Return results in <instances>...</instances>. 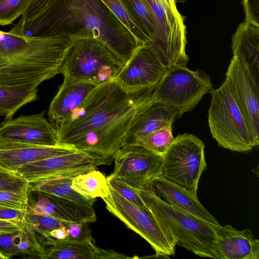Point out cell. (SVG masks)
I'll return each instance as SVG.
<instances>
[{
  "label": "cell",
  "mask_w": 259,
  "mask_h": 259,
  "mask_svg": "<svg viewBox=\"0 0 259 259\" xmlns=\"http://www.w3.org/2000/svg\"><path fill=\"white\" fill-rule=\"evenodd\" d=\"M155 87L126 93L115 78L97 85L69 120L56 129L59 143L113 160L136 116L153 102Z\"/></svg>",
  "instance_id": "6da1fadb"
},
{
  "label": "cell",
  "mask_w": 259,
  "mask_h": 259,
  "mask_svg": "<svg viewBox=\"0 0 259 259\" xmlns=\"http://www.w3.org/2000/svg\"><path fill=\"white\" fill-rule=\"evenodd\" d=\"M22 31L30 37L94 38L124 65L144 46L101 0H50Z\"/></svg>",
  "instance_id": "7a4b0ae2"
},
{
  "label": "cell",
  "mask_w": 259,
  "mask_h": 259,
  "mask_svg": "<svg viewBox=\"0 0 259 259\" xmlns=\"http://www.w3.org/2000/svg\"><path fill=\"white\" fill-rule=\"evenodd\" d=\"M69 36L30 37L0 30V85H39L61 73Z\"/></svg>",
  "instance_id": "3957f363"
},
{
  "label": "cell",
  "mask_w": 259,
  "mask_h": 259,
  "mask_svg": "<svg viewBox=\"0 0 259 259\" xmlns=\"http://www.w3.org/2000/svg\"><path fill=\"white\" fill-rule=\"evenodd\" d=\"M208 121L212 137L225 149L246 153L257 147L245 117L226 83L212 89Z\"/></svg>",
  "instance_id": "277c9868"
},
{
  "label": "cell",
  "mask_w": 259,
  "mask_h": 259,
  "mask_svg": "<svg viewBox=\"0 0 259 259\" xmlns=\"http://www.w3.org/2000/svg\"><path fill=\"white\" fill-rule=\"evenodd\" d=\"M124 64L94 38L74 39L66 53L61 73L64 78L96 86L115 78Z\"/></svg>",
  "instance_id": "5b68a950"
},
{
  "label": "cell",
  "mask_w": 259,
  "mask_h": 259,
  "mask_svg": "<svg viewBox=\"0 0 259 259\" xmlns=\"http://www.w3.org/2000/svg\"><path fill=\"white\" fill-rule=\"evenodd\" d=\"M136 190L148 209L168 226L177 245L199 256L215 258L214 227L175 209L161 199L150 186Z\"/></svg>",
  "instance_id": "8992f818"
},
{
  "label": "cell",
  "mask_w": 259,
  "mask_h": 259,
  "mask_svg": "<svg viewBox=\"0 0 259 259\" xmlns=\"http://www.w3.org/2000/svg\"><path fill=\"white\" fill-rule=\"evenodd\" d=\"M102 199L109 212L151 245L156 257L168 258L175 255L176 238L168 226L148 208L134 204L111 187L109 195Z\"/></svg>",
  "instance_id": "52a82bcc"
},
{
  "label": "cell",
  "mask_w": 259,
  "mask_h": 259,
  "mask_svg": "<svg viewBox=\"0 0 259 259\" xmlns=\"http://www.w3.org/2000/svg\"><path fill=\"white\" fill-rule=\"evenodd\" d=\"M152 13L157 26L156 36L147 46L166 68L186 66L189 58L184 18L175 0H143Z\"/></svg>",
  "instance_id": "ba28073f"
},
{
  "label": "cell",
  "mask_w": 259,
  "mask_h": 259,
  "mask_svg": "<svg viewBox=\"0 0 259 259\" xmlns=\"http://www.w3.org/2000/svg\"><path fill=\"white\" fill-rule=\"evenodd\" d=\"M206 167L203 143L189 134L177 136L162 154L158 177L198 198L199 181Z\"/></svg>",
  "instance_id": "9c48e42d"
},
{
  "label": "cell",
  "mask_w": 259,
  "mask_h": 259,
  "mask_svg": "<svg viewBox=\"0 0 259 259\" xmlns=\"http://www.w3.org/2000/svg\"><path fill=\"white\" fill-rule=\"evenodd\" d=\"M212 89L209 76L203 72L175 66L166 69L155 87L152 99L175 110L179 118L195 108Z\"/></svg>",
  "instance_id": "30bf717a"
},
{
  "label": "cell",
  "mask_w": 259,
  "mask_h": 259,
  "mask_svg": "<svg viewBox=\"0 0 259 259\" xmlns=\"http://www.w3.org/2000/svg\"><path fill=\"white\" fill-rule=\"evenodd\" d=\"M112 159L77 150L26 164L15 172L29 183L58 178H74L97 169L101 165H109Z\"/></svg>",
  "instance_id": "8fae6325"
},
{
  "label": "cell",
  "mask_w": 259,
  "mask_h": 259,
  "mask_svg": "<svg viewBox=\"0 0 259 259\" xmlns=\"http://www.w3.org/2000/svg\"><path fill=\"white\" fill-rule=\"evenodd\" d=\"M111 177L119 178L135 189L149 187L158 177L162 155L140 145L121 147L115 154Z\"/></svg>",
  "instance_id": "7c38bea8"
},
{
  "label": "cell",
  "mask_w": 259,
  "mask_h": 259,
  "mask_svg": "<svg viewBox=\"0 0 259 259\" xmlns=\"http://www.w3.org/2000/svg\"><path fill=\"white\" fill-rule=\"evenodd\" d=\"M224 81L259 144V79L244 61L233 56Z\"/></svg>",
  "instance_id": "4fadbf2b"
},
{
  "label": "cell",
  "mask_w": 259,
  "mask_h": 259,
  "mask_svg": "<svg viewBox=\"0 0 259 259\" xmlns=\"http://www.w3.org/2000/svg\"><path fill=\"white\" fill-rule=\"evenodd\" d=\"M45 113L43 111L5 119L0 123V143L38 146L62 145L58 142L56 129Z\"/></svg>",
  "instance_id": "5bb4252c"
},
{
  "label": "cell",
  "mask_w": 259,
  "mask_h": 259,
  "mask_svg": "<svg viewBox=\"0 0 259 259\" xmlns=\"http://www.w3.org/2000/svg\"><path fill=\"white\" fill-rule=\"evenodd\" d=\"M166 69L144 45L134 52L115 79L124 91L135 93L156 85Z\"/></svg>",
  "instance_id": "9a60e30c"
},
{
  "label": "cell",
  "mask_w": 259,
  "mask_h": 259,
  "mask_svg": "<svg viewBox=\"0 0 259 259\" xmlns=\"http://www.w3.org/2000/svg\"><path fill=\"white\" fill-rule=\"evenodd\" d=\"M214 229L215 258H259V240L254 238L250 230H238L231 225Z\"/></svg>",
  "instance_id": "2e32d148"
},
{
  "label": "cell",
  "mask_w": 259,
  "mask_h": 259,
  "mask_svg": "<svg viewBox=\"0 0 259 259\" xmlns=\"http://www.w3.org/2000/svg\"><path fill=\"white\" fill-rule=\"evenodd\" d=\"M96 87L90 83L64 78L48 110L49 121L56 129L69 120Z\"/></svg>",
  "instance_id": "e0dca14e"
},
{
  "label": "cell",
  "mask_w": 259,
  "mask_h": 259,
  "mask_svg": "<svg viewBox=\"0 0 259 259\" xmlns=\"http://www.w3.org/2000/svg\"><path fill=\"white\" fill-rule=\"evenodd\" d=\"M150 186L161 199L178 210L212 227L221 225L198 198L179 186L159 177L154 179Z\"/></svg>",
  "instance_id": "ac0fdd59"
},
{
  "label": "cell",
  "mask_w": 259,
  "mask_h": 259,
  "mask_svg": "<svg viewBox=\"0 0 259 259\" xmlns=\"http://www.w3.org/2000/svg\"><path fill=\"white\" fill-rule=\"evenodd\" d=\"M71 146H38L0 143V167L15 173L23 165L77 151Z\"/></svg>",
  "instance_id": "d6986e66"
},
{
  "label": "cell",
  "mask_w": 259,
  "mask_h": 259,
  "mask_svg": "<svg viewBox=\"0 0 259 259\" xmlns=\"http://www.w3.org/2000/svg\"><path fill=\"white\" fill-rule=\"evenodd\" d=\"M178 118L175 110L153 102L136 116L126 133L123 146L138 145L151 134L162 127L171 125Z\"/></svg>",
  "instance_id": "ffe728a7"
},
{
  "label": "cell",
  "mask_w": 259,
  "mask_h": 259,
  "mask_svg": "<svg viewBox=\"0 0 259 259\" xmlns=\"http://www.w3.org/2000/svg\"><path fill=\"white\" fill-rule=\"evenodd\" d=\"M37 200L31 211L51 217L68 223H93L96 221L94 208L51 194L38 192Z\"/></svg>",
  "instance_id": "44dd1931"
},
{
  "label": "cell",
  "mask_w": 259,
  "mask_h": 259,
  "mask_svg": "<svg viewBox=\"0 0 259 259\" xmlns=\"http://www.w3.org/2000/svg\"><path fill=\"white\" fill-rule=\"evenodd\" d=\"M47 258L111 259L131 258L114 250L97 247L93 239L57 240L47 249Z\"/></svg>",
  "instance_id": "7402d4cb"
},
{
  "label": "cell",
  "mask_w": 259,
  "mask_h": 259,
  "mask_svg": "<svg viewBox=\"0 0 259 259\" xmlns=\"http://www.w3.org/2000/svg\"><path fill=\"white\" fill-rule=\"evenodd\" d=\"M232 50L259 79V26L241 23L232 36Z\"/></svg>",
  "instance_id": "603a6c76"
},
{
  "label": "cell",
  "mask_w": 259,
  "mask_h": 259,
  "mask_svg": "<svg viewBox=\"0 0 259 259\" xmlns=\"http://www.w3.org/2000/svg\"><path fill=\"white\" fill-rule=\"evenodd\" d=\"M34 83L0 85V116L11 119L23 106L38 99Z\"/></svg>",
  "instance_id": "cb8c5ba5"
},
{
  "label": "cell",
  "mask_w": 259,
  "mask_h": 259,
  "mask_svg": "<svg viewBox=\"0 0 259 259\" xmlns=\"http://www.w3.org/2000/svg\"><path fill=\"white\" fill-rule=\"evenodd\" d=\"M73 178H58L30 184V190L51 194L81 206L93 208L95 200L83 197L72 187Z\"/></svg>",
  "instance_id": "d4e9b609"
},
{
  "label": "cell",
  "mask_w": 259,
  "mask_h": 259,
  "mask_svg": "<svg viewBox=\"0 0 259 259\" xmlns=\"http://www.w3.org/2000/svg\"><path fill=\"white\" fill-rule=\"evenodd\" d=\"M72 187L77 193L88 199L95 200L107 197L110 187L107 177L99 170H90L72 179Z\"/></svg>",
  "instance_id": "484cf974"
},
{
  "label": "cell",
  "mask_w": 259,
  "mask_h": 259,
  "mask_svg": "<svg viewBox=\"0 0 259 259\" xmlns=\"http://www.w3.org/2000/svg\"><path fill=\"white\" fill-rule=\"evenodd\" d=\"M17 256L24 258L47 259V249L25 218L19 223Z\"/></svg>",
  "instance_id": "4316f807"
},
{
  "label": "cell",
  "mask_w": 259,
  "mask_h": 259,
  "mask_svg": "<svg viewBox=\"0 0 259 259\" xmlns=\"http://www.w3.org/2000/svg\"><path fill=\"white\" fill-rule=\"evenodd\" d=\"M116 17L143 45L149 39L141 29L137 18L127 0H101Z\"/></svg>",
  "instance_id": "83f0119b"
},
{
  "label": "cell",
  "mask_w": 259,
  "mask_h": 259,
  "mask_svg": "<svg viewBox=\"0 0 259 259\" xmlns=\"http://www.w3.org/2000/svg\"><path fill=\"white\" fill-rule=\"evenodd\" d=\"M25 220L35 231L40 243L45 246H52L56 240L50 236L53 230L62 227H67L69 223L57 219L33 213L30 206L26 212Z\"/></svg>",
  "instance_id": "f1b7e54d"
},
{
  "label": "cell",
  "mask_w": 259,
  "mask_h": 259,
  "mask_svg": "<svg viewBox=\"0 0 259 259\" xmlns=\"http://www.w3.org/2000/svg\"><path fill=\"white\" fill-rule=\"evenodd\" d=\"M171 125L162 127L151 134L138 145L162 155L174 140Z\"/></svg>",
  "instance_id": "f546056e"
},
{
  "label": "cell",
  "mask_w": 259,
  "mask_h": 259,
  "mask_svg": "<svg viewBox=\"0 0 259 259\" xmlns=\"http://www.w3.org/2000/svg\"><path fill=\"white\" fill-rule=\"evenodd\" d=\"M30 0H0V25H10L26 10Z\"/></svg>",
  "instance_id": "4dcf8cb0"
},
{
  "label": "cell",
  "mask_w": 259,
  "mask_h": 259,
  "mask_svg": "<svg viewBox=\"0 0 259 259\" xmlns=\"http://www.w3.org/2000/svg\"><path fill=\"white\" fill-rule=\"evenodd\" d=\"M0 191L29 194L30 184L15 173L0 167Z\"/></svg>",
  "instance_id": "1f68e13d"
},
{
  "label": "cell",
  "mask_w": 259,
  "mask_h": 259,
  "mask_svg": "<svg viewBox=\"0 0 259 259\" xmlns=\"http://www.w3.org/2000/svg\"><path fill=\"white\" fill-rule=\"evenodd\" d=\"M107 180L109 187L125 199L140 207L144 208H148L135 189L129 186L121 179L116 177L109 176L107 177Z\"/></svg>",
  "instance_id": "d6a6232c"
},
{
  "label": "cell",
  "mask_w": 259,
  "mask_h": 259,
  "mask_svg": "<svg viewBox=\"0 0 259 259\" xmlns=\"http://www.w3.org/2000/svg\"><path fill=\"white\" fill-rule=\"evenodd\" d=\"M29 194H20L0 191V208L10 207L28 210Z\"/></svg>",
  "instance_id": "836d02e7"
},
{
  "label": "cell",
  "mask_w": 259,
  "mask_h": 259,
  "mask_svg": "<svg viewBox=\"0 0 259 259\" xmlns=\"http://www.w3.org/2000/svg\"><path fill=\"white\" fill-rule=\"evenodd\" d=\"M50 0H30L28 7L20 20L10 29L15 32L35 18L45 8Z\"/></svg>",
  "instance_id": "e575fe53"
},
{
  "label": "cell",
  "mask_w": 259,
  "mask_h": 259,
  "mask_svg": "<svg viewBox=\"0 0 259 259\" xmlns=\"http://www.w3.org/2000/svg\"><path fill=\"white\" fill-rule=\"evenodd\" d=\"M67 229V237L65 240L93 239L88 223H69Z\"/></svg>",
  "instance_id": "d590c367"
},
{
  "label": "cell",
  "mask_w": 259,
  "mask_h": 259,
  "mask_svg": "<svg viewBox=\"0 0 259 259\" xmlns=\"http://www.w3.org/2000/svg\"><path fill=\"white\" fill-rule=\"evenodd\" d=\"M245 22L259 26V0H242Z\"/></svg>",
  "instance_id": "8d00e7d4"
},
{
  "label": "cell",
  "mask_w": 259,
  "mask_h": 259,
  "mask_svg": "<svg viewBox=\"0 0 259 259\" xmlns=\"http://www.w3.org/2000/svg\"><path fill=\"white\" fill-rule=\"evenodd\" d=\"M27 211L13 208L2 207L0 208V219L19 223L25 218Z\"/></svg>",
  "instance_id": "74e56055"
},
{
  "label": "cell",
  "mask_w": 259,
  "mask_h": 259,
  "mask_svg": "<svg viewBox=\"0 0 259 259\" xmlns=\"http://www.w3.org/2000/svg\"><path fill=\"white\" fill-rule=\"evenodd\" d=\"M19 223H17L0 219V234L18 231L20 230Z\"/></svg>",
  "instance_id": "f35d334b"
},
{
  "label": "cell",
  "mask_w": 259,
  "mask_h": 259,
  "mask_svg": "<svg viewBox=\"0 0 259 259\" xmlns=\"http://www.w3.org/2000/svg\"><path fill=\"white\" fill-rule=\"evenodd\" d=\"M67 227L55 229L50 232V236L57 240H65L67 237Z\"/></svg>",
  "instance_id": "ab89813d"
},
{
  "label": "cell",
  "mask_w": 259,
  "mask_h": 259,
  "mask_svg": "<svg viewBox=\"0 0 259 259\" xmlns=\"http://www.w3.org/2000/svg\"><path fill=\"white\" fill-rule=\"evenodd\" d=\"M0 259H8L7 257L0 251Z\"/></svg>",
  "instance_id": "60d3db41"
},
{
  "label": "cell",
  "mask_w": 259,
  "mask_h": 259,
  "mask_svg": "<svg viewBox=\"0 0 259 259\" xmlns=\"http://www.w3.org/2000/svg\"><path fill=\"white\" fill-rule=\"evenodd\" d=\"M177 3H186L187 0H175Z\"/></svg>",
  "instance_id": "b9f144b4"
}]
</instances>
